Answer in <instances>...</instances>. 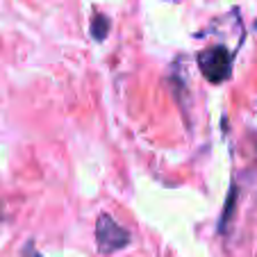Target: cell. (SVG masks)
I'll return each instance as SVG.
<instances>
[{
	"label": "cell",
	"mask_w": 257,
	"mask_h": 257,
	"mask_svg": "<svg viewBox=\"0 0 257 257\" xmlns=\"http://www.w3.org/2000/svg\"><path fill=\"white\" fill-rule=\"evenodd\" d=\"M232 53L225 46H212L198 53V66L209 82L218 84L232 75Z\"/></svg>",
	"instance_id": "6da1fadb"
},
{
	"label": "cell",
	"mask_w": 257,
	"mask_h": 257,
	"mask_svg": "<svg viewBox=\"0 0 257 257\" xmlns=\"http://www.w3.org/2000/svg\"><path fill=\"white\" fill-rule=\"evenodd\" d=\"M96 243L102 255H112L130 243V232L121 228L109 214H100L96 221Z\"/></svg>",
	"instance_id": "7a4b0ae2"
},
{
	"label": "cell",
	"mask_w": 257,
	"mask_h": 257,
	"mask_svg": "<svg viewBox=\"0 0 257 257\" xmlns=\"http://www.w3.org/2000/svg\"><path fill=\"white\" fill-rule=\"evenodd\" d=\"M237 194H239V187L232 185V187H230L228 200H225L223 214H221V223H218V232H221V234L228 232V225H230V221H232V214H234V205H237Z\"/></svg>",
	"instance_id": "3957f363"
},
{
	"label": "cell",
	"mask_w": 257,
	"mask_h": 257,
	"mask_svg": "<svg viewBox=\"0 0 257 257\" xmlns=\"http://www.w3.org/2000/svg\"><path fill=\"white\" fill-rule=\"evenodd\" d=\"M107 32H109V19L102 14H96L91 21V34L96 41H102L107 37Z\"/></svg>",
	"instance_id": "277c9868"
},
{
	"label": "cell",
	"mask_w": 257,
	"mask_h": 257,
	"mask_svg": "<svg viewBox=\"0 0 257 257\" xmlns=\"http://www.w3.org/2000/svg\"><path fill=\"white\" fill-rule=\"evenodd\" d=\"M21 257H41V252H39V250H34L32 243H28V246L23 248V255H21Z\"/></svg>",
	"instance_id": "5b68a950"
}]
</instances>
